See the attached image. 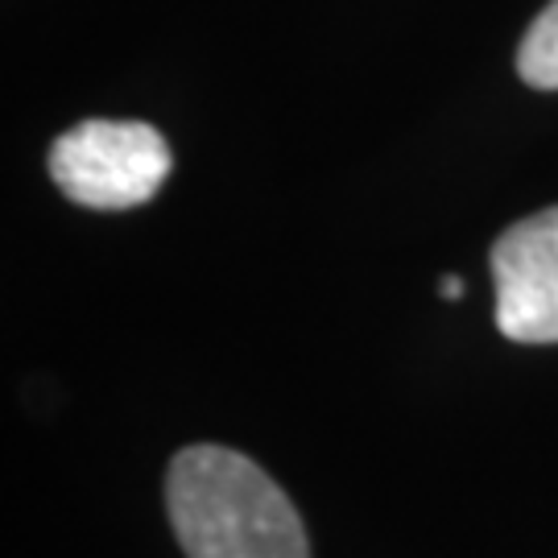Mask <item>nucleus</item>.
Segmentation results:
<instances>
[{"label": "nucleus", "mask_w": 558, "mask_h": 558, "mask_svg": "<svg viewBox=\"0 0 558 558\" xmlns=\"http://www.w3.org/2000/svg\"><path fill=\"white\" fill-rule=\"evenodd\" d=\"M46 166L66 199L96 211H129L161 191L170 145L141 120H80L50 145Z\"/></svg>", "instance_id": "2"}, {"label": "nucleus", "mask_w": 558, "mask_h": 558, "mask_svg": "<svg viewBox=\"0 0 558 558\" xmlns=\"http://www.w3.org/2000/svg\"><path fill=\"white\" fill-rule=\"evenodd\" d=\"M521 80L538 92H558V0L542 9L518 50Z\"/></svg>", "instance_id": "4"}, {"label": "nucleus", "mask_w": 558, "mask_h": 558, "mask_svg": "<svg viewBox=\"0 0 558 558\" xmlns=\"http://www.w3.org/2000/svg\"><path fill=\"white\" fill-rule=\"evenodd\" d=\"M439 294H442V299H451V302L463 299V278H442L439 281Z\"/></svg>", "instance_id": "5"}, {"label": "nucleus", "mask_w": 558, "mask_h": 558, "mask_svg": "<svg viewBox=\"0 0 558 558\" xmlns=\"http://www.w3.org/2000/svg\"><path fill=\"white\" fill-rule=\"evenodd\" d=\"M493 281L500 336L513 343H558V207L500 232Z\"/></svg>", "instance_id": "3"}, {"label": "nucleus", "mask_w": 558, "mask_h": 558, "mask_svg": "<svg viewBox=\"0 0 558 558\" xmlns=\"http://www.w3.org/2000/svg\"><path fill=\"white\" fill-rule=\"evenodd\" d=\"M166 509L186 558H311L294 500L228 447H186L166 476Z\"/></svg>", "instance_id": "1"}]
</instances>
